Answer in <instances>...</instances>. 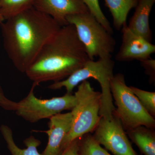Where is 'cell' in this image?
<instances>
[{
  "mask_svg": "<svg viewBox=\"0 0 155 155\" xmlns=\"http://www.w3.org/2000/svg\"><path fill=\"white\" fill-rule=\"evenodd\" d=\"M155 0H139L135 12L130 19L128 28L148 41H151L152 33L149 18Z\"/></svg>",
  "mask_w": 155,
  "mask_h": 155,
  "instance_id": "obj_12",
  "label": "cell"
},
{
  "mask_svg": "<svg viewBox=\"0 0 155 155\" xmlns=\"http://www.w3.org/2000/svg\"><path fill=\"white\" fill-rule=\"evenodd\" d=\"M61 27L51 17L34 8L7 19L2 25L4 45L15 68L25 73Z\"/></svg>",
  "mask_w": 155,
  "mask_h": 155,
  "instance_id": "obj_1",
  "label": "cell"
},
{
  "mask_svg": "<svg viewBox=\"0 0 155 155\" xmlns=\"http://www.w3.org/2000/svg\"><path fill=\"white\" fill-rule=\"evenodd\" d=\"M143 67L145 69L147 74L150 76L151 78L155 77V61L151 58L140 61Z\"/></svg>",
  "mask_w": 155,
  "mask_h": 155,
  "instance_id": "obj_21",
  "label": "cell"
},
{
  "mask_svg": "<svg viewBox=\"0 0 155 155\" xmlns=\"http://www.w3.org/2000/svg\"><path fill=\"white\" fill-rule=\"evenodd\" d=\"M111 94L117 108L114 114L120 119L124 129L132 130L140 126L153 129L154 117L143 107L125 83L124 75L118 73L110 81Z\"/></svg>",
  "mask_w": 155,
  "mask_h": 155,
  "instance_id": "obj_5",
  "label": "cell"
},
{
  "mask_svg": "<svg viewBox=\"0 0 155 155\" xmlns=\"http://www.w3.org/2000/svg\"><path fill=\"white\" fill-rule=\"evenodd\" d=\"M87 6L90 13L94 16L98 21L107 29L108 32L113 34V30L109 20L105 16L100 7L99 0H81Z\"/></svg>",
  "mask_w": 155,
  "mask_h": 155,
  "instance_id": "obj_18",
  "label": "cell"
},
{
  "mask_svg": "<svg viewBox=\"0 0 155 155\" xmlns=\"http://www.w3.org/2000/svg\"><path fill=\"white\" fill-rule=\"evenodd\" d=\"M106 5L111 12L114 27L119 30L126 24L127 15L135 8L139 0H104Z\"/></svg>",
  "mask_w": 155,
  "mask_h": 155,
  "instance_id": "obj_14",
  "label": "cell"
},
{
  "mask_svg": "<svg viewBox=\"0 0 155 155\" xmlns=\"http://www.w3.org/2000/svg\"><path fill=\"white\" fill-rule=\"evenodd\" d=\"M0 131L11 155H43L38 151L37 148L41 144V141L33 136H30L24 140L23 142L27 148L21 149L14 141L13 131L11 127L2 125Z\"/></svg>",
  "mask_w": 155,
  "mask_h": 155,
  "instance_id": "obj_13",
  "label": "cell"
},
{
  "mask_svg": "<svg viewBox=\"0 0 155 155\" xmlns=\"http://www.w3.org/2000/svg\"><path fill=\"white\" fill-rule=\"evenodd\" d=\"M37 86L33 83L28 95L17 102L16 114L25 121L35 123L41 119H49L64 110H71L75 106V95L69 94L49 99L38 98L34 92Z\"/></svg>",
  "mask_w": 155,
  "mask_h": 155,
  "instance_id": "obj_7",
  "label": "cell"
},
{
  "mask_svg": "<svg viewBox=\"0 0 155 155\" xmlns=\"http://www.w3.org/2000/svg\"><path fill=\"white\" fill-rule=\"evenodd\" d=\"M78 139L71 143L61 155H79V142Z\"/></svg>",
  "mask_w": 155,
  "mask_h": 155,
  "instance_id": "obj_22",
  "label": "cell"
},
{
  "mask_svg": "<svg viewBox=\"0 0 155 155\" xmlns=\"http://www.w3.org/2000/svg\"><path fill=\"white\" fill-rule=\"evenodd\" d=\"M33 8L51 17L62 27L69 24V16L89 11L81 0H34Z\"/></svg>",
  "mask_w": 155,
  "mask_h": 155,
  "instance_id": "obj_10",
  "label": "cell"
},
{
  "mask_svg": "<svg viewBox=\"0 0 155 155\" xmlns=\"http://www.w3.org/2000/svg\"><path fill=\"white\" fill-rule=\"evenodd\" d=\"M115 63L111 58H99L97 61L89 60L84 65L64 80L54 82L48 88L53 90L64 87L67 93L72 94L74 88L83 81L89 78L96 80L101 85V117L110 119L115 110L111 94L110 81L114 76Z\"/></svg>",
  "mask_w": 155,
  "mask_h": 155,
  "instance_id": "obj_3",
  "label": "cell"
},
{
  "mask_svg": "<svg viewBox=\"0 0 155 155\" xmlns=\"http://www.w3.org/2000/svg\"><path fill=\"white\" fill-rule=\"evenodd\" d=\"M0 107L7 111H15L17 108V102L9 99L4 94L0 87Z\"/></svg>",
  "mask_w": 155,
  "mask_h": 155,
  "instance_id": "obj_20",
  "label": "cell"
},
{
  "mask_svg": "<svg viewBox=\"0 0 155 155\" xmlns=\"http://www.w3.org/2000/svg\"><path fill=\"white\" fill-rule=\"evenodd\" d=\"M67 20L68 24L74 25L90 60L97 57L112 58L116 40L89 11L69 16Z\"/></svg>",
  "mask_w": 155,
  "mask_h": 155,
  "instance_id": "obj_6",
  "label": "cell"
},
{
  "mask_svg": "<svg viewBox=\"0 0 155 155\" xmlns=\"http://www.w3.org/2000/svg\"><path fill=\"white\" fill-rule=\"evenodd\" d=\"M79 155H111L91 135H87L79 142Z\"/></svg>",
  "mask_w": 155,
  "mask_h": 155,
  "instance_id": "obj_17",
  "label": "cell"
},
{
  "mask_svg": "<svg viewBox=\"0 0 155 155\" xmlns=\"http://www.w3.org/2000/svg\"><path fill=\"white\" fill-rule=\"evenodd\" d=\"M132 92L142 105L153 117L155 115V92L143 90L134 87H130Z\"/></svg>",
  "mask_w": 155,
  "mask_h": 155,
  "instance_id": "obj_19",
  "label": "cell"
},
{
  "mask_svg": "<svg viewBox=\"0 0 155 155\" xmlns=\"http://www.w3.org/2000/svg\"><path fill=\"white\" fill-rule=\"evenodd\" d=\"M34 0H0V13L5 20L33 8Z\"/></svg>",
  "mask_w": 155,
  "mask_h": 155,
  "instance_id": "obj_16",
  "label": "cell"
},
{
  "mask_svg": "<svg viewBox=\"0 0 155 155\" xmlns=\"http://www.w3.org/2000/svg\"><path fill=\"white\" fill-rule=\"evenodd\" d=\"M153 130L140 126L127 131L130 138L145 155H155V137Z\"/></svg>",
  "mask_w": 155,
  "mask_h": 155,
  "instance_id": "obj_15",
  "label": "cell"
},
{
  "mask_svg": "<svg viewBox=\"0 0 155 155\" xmlns=\"http://www.w3.org/2000/svg\"><path fill=\"white\" fill-rule=\"evenodd\" d=\"M74 95L76 102L71 111L72 125L64 140V150L74 140L94 131L101 118V94L94 90L89 81L79 84Z\"/></svg>",
  "mask_w": 155,
  "mask_h": 155,
  "instance_id": "obj_4",
  "label": "cell"
},
{
  "mask_svg": "<svg viewBox=\"0 0 155 155\" xmlns=\"http://www.w3.org/2000/svg\"><path fill=\"white\" fill-rule=\"evenodd\" d=\"M94 131L95 140L114 155H137L115 114L110 119L101 117Z\"/></svg>",
  "mask_w": 155,
  "mask_h": 155,
  "instance_id": "obj_8",
  "label": "cell"
},
{
  "mask_svg": "<svg viewBox=\"0 0 155 155\" xmlns=\"http://www.w3.org/2000/svg\"><path fill=\"white\" fill-rule=\"evenodd\" d=\"M5 20L4 17H3L2 15L0 13V23H2L3 22V21Z\"/></svg>",
  "mask_w": 155,
  "mask_h": 155,
  "instance_id": "obj_23",
  "label": "cell"
},
{
  "mask_svg": "<svg viewBox=\"0 0 155 155\" xmlns=\"http://www.w3.org/2000/svg\"><path fill=\"white\" fill-rule=\"evenodd\" d=\"M122 44L115 57L116 61H141L151 58L155 52V45L134 32L127 24L122 27Z\"/></svg>",
  "mask_w": 155,
  "mask_h": 155,
  "instance_id": "obj_9",
  "label": "cell"
},
{
  "mask_svg": "<svg viewBox=\"0 0 155 155\" xmlns=\"http://www.w3.org/2000/svg\"><path fill=\"white\" fill-rule=\"evenodd\" d=\"M49 129L41 132L46 133L48 140L42 153L43 155H61L64 151V140L71 129L72 122L71 112L58 114L50 118Z\"/></svg>",
  "mask_w": 155,
  "mask_h": 155,
  "instance_id": "obj_11",
  "label": "cell"
},
{
  "mask_svg": "<svg viewBox=\"0 0 155 155\" xmlns=\"http://www.w3.org/2000/svg\"><path fill=\"white\" fill-rule=\"evenodd\" d=\"M74 25L61 27L42 48L25 71L26 76L38 86L41 82L66 79L89 60Z\"/></svg>",
  "mask_w": 155,
  "mask_h": 155,
  "instance_id": "obj_2",
  "label": "cell"
}]
</instances>
